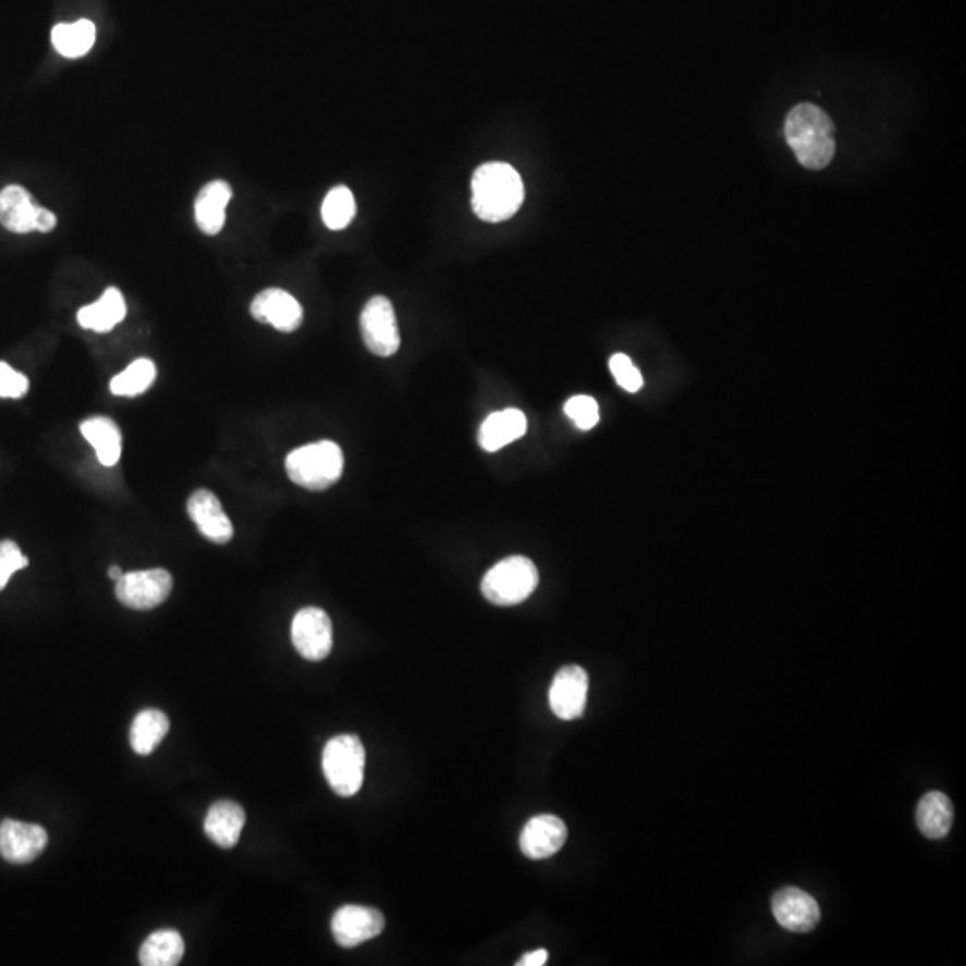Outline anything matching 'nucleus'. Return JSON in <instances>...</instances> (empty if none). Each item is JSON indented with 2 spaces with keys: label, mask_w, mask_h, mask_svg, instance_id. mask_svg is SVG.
<instances>
[{
  "label": "nucleus",
  "mask_w": 966,
  "mask_h": 966,
  "mask_svg": "<svg viewBox=\"0 0 966 966\" xmlns=\"http://www.w3.org/2000/svg\"><path fill=\"white\" fill-rule=\"evenodd\" d=\"M292 643L306 661H322L333 648V626L322 609L306 607L292 621Z\"/></svg>",
  "instance_id": "8"
},
{
  "label": "nucleus",
  "mask_w": 966,
  "mask_h": 966,
  "mask_svg": "<svg viewBox=\"0 0 966 966\" xmlns=\"http://www.w3.org/2000/svg\"><path fill=\"white\" fill-rule=\"evenodd\" d=\"M564 412L580 430H591L600 421V406L591 396L570 398Z\"/></svg>",
  "instance_id": "28"
},
{
  "label": "nucleus",
  "mask_w": 966,
  "mask_h": 966,
  "mask_svg": "<svg viewBox=\"0 0 966 966\" xmlns=\"http://www.w3.org/2000/svg\"><path fill=\"white\" fill-rule=\"evenodd\" d=\"M233 191L230 183L217 180L203 186L196 199V222L205 235L221 233L225 222V208L230 205Z\"/></svg>",
  "instance_id": "19"
},
{
  "label": "nucleus",
  "mask_w": 966,
  "mask_h": 966,
  "mask_svg": "<svg viewBox=\"0 0 966 966\" xmlns=\"http://www.w3.org/2000/svg\"><path fill=\"white\" fill-rule=\"evenodd\" d=\"M185 954V942L180 932L161 929L147 938L140 949V963L144 966L180 965Z\"/></svg>",
  "instance_id": "24"
},
{
  "label": "nucleus",
  "mask_w": 966,
  "mask_h": 966,
  "mask_svg": "<svg viewBox=\"0 0 966 966\" xmlns=\"http://www.w3.org/2000/svg\"><path fill=\"white\" fill-rule=\"evenodd\" d=\"M40 206L36 205L24 186L10 185L0 192V224L5 230L24 235L36 231V217Z\"/></svg>",
  "instance_id": "17"
},
{
  "label": "nucleus",
  "mask_w": 966,
  "mask_h": 966,
  "mask_svg": "<svg viewBox=\"0 0 966 966\" xmlns=\"http://www.w3.org/2000/svg\"><path fill=\"white\" fill-rule=\"evenodd\" d=\"M771 912L786 931L809 932L820 924L818 902L800 888H784L771 901Z\"/></svg>",
  "instance_id": "12"
},
{
  "label": "nucleus",
  "mask_w": 966,
  "mask_h": 966,
  "mask_svg": "<svg viewBox=\"0 0 966 966\" xmlns=\"http://www.w3.org/2000/svg\"><path fill=\"white\" fill-rule=\"evenodd\" d=\"M125 301L122 292L115 286H111L99 301L91 305L83 306L77 311V322L85 330L97 331V333H108L113 330L119 322L124 321Z\"/></svg>",
  "instance_id": "20"
},
{
  "label": "nucleus",
  "mask_w": 966,
  "mask_h": 966,
  "mask_svg": "<svg viewBox=\"0 0 966 966\" xmlns=\"http://www.w3.org/2000/svg\"><path fill=\"white\" fill-rule=\"evenodd\" d=\"M786 140L800 166L811 171L826 169L836 152L834 124L815 105H798L786 117Z\"/></svg>",
  "instance_id": "2"
},
{
  "label": "nucleus",
  "mask_w": 966,
  "mask_h": 966,
  "mask_svg": "<svg viewBox=\"0 0 966 966\" xmlns=\"http://www.w3.org/2000/svg\"><path fill=\"white\" fill-rule=\"evenodd\" d=\"M96 25L90 21H77L74 24H58L52 29V46L65 58H81L88 54L96 44Z\"/></svg>",
  "instance_id": "25"
},
{
  "label": "nucleus",
  "mask_w": 966,
  "mask_h": 966,
  "mask_svg": "<svg viewBox=\"0 0 966 966\" xmlns=\"http://www.w3.org/2000/svg\"><path fill=\"white\" fill-rule=\"evenodd\" d=\"M567 840V827L553 815H537L531 818L519 836L521 852L530 859H548L561 851Z\"/></svg>",
  "instance_id": "13"
},
{
  "label": "nucleus",
  "mask_w": 966,
  "mask_h": 966,
  "mask_svg": "<svg viewBox=\"0 0 966 966\" xmlns=\"http://www.w3.org/2000/svg\"><path fill=\"white\" fill-rule=\"evenodd\" d=\"M172 591V576L166 570L131 571L117 580V600L135 611L161 606Z\"/></svg>",
  "instance_id": "6"
},
{
  "label": "nucleus",
  "mask_w": 966,
  "mask_h": 966,
  "mask_svg": "<svg viewBox=\"0 0 966 966\" xmlns=\"http://www.w3.org/2000/svg\"><path fill=\"white\" fill-rule=\"evenodd\" d=\"M286 475L308 491H325L342 476L344 455L335 442L321 441L297 448L286 456Z\"/></svg>",
  "instance_id": "3"
},
{
  "label": "nucleus",
  "mask_w": 966,
  "mask_h": 966,
  "mask_svg": "<svg viewBox=\"0 0 966 966\" xmlns=\"http://www.w3.org/2000/svg\"><path fill=\"white\" fill-rule=\"evenodd\" d=\"M250 314L256 321L274 326L276 330L283 333L296 331L303 322L299 301L281 289H267L260 292L250 303Z\"/></svg>",
  "instance_id": "14"
},
{
  "label": "nucleus",
  "mask_w": 966,
  "mask_h": 966,
  "mask_svg": "<svg viewBox=\"0 0 966 966\" xmlns=\"http://www.w3.org/2000/svg\"><path fill=\"white\" fill-rule=\"evenodd\" d=\"M548 962V952L545 949H539V951L528 952L525 956L521 957L519 962L516 963L517 966H542Z\"/></svg>",
  "instance_id": "33"
},
{
  "label": "nucleus",
  "mask_w": 966,
  "mask_h": 966,
  "mask_svg": "<svg viewBox=\"0 0 966 966\" xmlns=\"http://www.w3.org/2000/svg\"><path fill=\"white\" fill-rule=\"evenodd\" d=\"M29 391V380L22 372L11 369L5 362H0V398L19 400Z\"/></svg>",
  "instance_id": "31"
},
{
  "label": "nucleus",
  "mask_w": 966,
  "mask_h": 966,
  "mask_svg": "<svg viewBox=\"0 0 966 966\" xmlns=\"http://www.w3.org/2000/svg\"><path fill=\"white\" fill-rule=\"evenodd\" d=\"M246 826V812L236 802H216L205 818L206 836L222 848H233Z\"/></svg>",
  "instance_id": "18"
},
{
  "label": "nucleus",
  "mask_w": 966,
  "mask_h": 966,
  "mask_svg": "<svg viewBox=\"0 0 966 966\" xmlns=\"http://www.w3.org/2000/svg\"><path fill=\"white\" fill-rule=\"evenodd\" d=\"M322 770L331 790L350 798L360 792L366 771V748L360 737L342 734L326 743L322 751Z\"/></svg>",
  "instance_id": "4"
},
{
  "label": "nucleus",
  "mask_w": 966,
  "mask_h": 966,
  "mask_svg": "<svg viewBox=\"0 0 966 966\" xmlns=\"http://www.w3.org/2000/svg\"><path fill=\"white\" fill-rule=\"evenodd\" d=\"M56 219L54 213L52 211L47 210L44 206H40V210H38V217H36V231H40V233H49V231L54 230Z\"/></svg>",
  "instance_id": "32"
},
{
  "label": "nucleus",
  "mask_w": 966,
  "mask_h": 966,
  "mask_svg": "<svg viewBox=\"0 0 966 966\" xmlns=\"http://www.w3.org/2000/svg\"><path fill=\"white\" fill-rule=\"evenodd\" d=\"M526 430H528V421H526L525 414L517 408L494 412L480 426L478 444L481 450L494 453V451L505 448L506 444L521 439L525 436Z\"/></svg>",
  "instance_id": "16"
},
{
  "label": "nucleus",
  "mask_w": 966,
  "mask_h": 966,
  "mask_svg": "<svg viewBox=\"0 0 966 966\" xmlns=\"http://www.w3.org/2000/svg\"><path fill=\"white\" fill-rule=\"evenodd\" d=\"M122 575H124V573H122V570L119 566H111L110 570H108V576H110L111 580L117 582Z\"/></svg>",
  "instance_id": "34"
},
{
  "label": "nucleus",
  "mask_w": 966,
  "mask_h": 966,
  "mask_svg": "<svg viewBox=\"0 0 966 966\" xmlns=\"http://www.w3.org/2000/svg\"><path fill=\"white\" fill-rule=\"evenodd\" d=\"M27 566H29V561L15 542L0 541V591L8 586V582L16 571Z\"/></svg>",
  "instance_id": "30"
},
{
  "label": "nucleus",
  "mask_w": 966,
  "mask_h": 966,
  "mask_svg": "<svg viewBox=\"0 0 966 966\" xmlns=\"http://www.w3.org/2000/svg\"><path fill=\"white\" fill-rule=\"evenodd\" d=\"M587 692H589V676L584 668H562L551 682V711L564 721L580 718L586 712Z\"/></svg>",
  "instance_id": "10"
},
{
  "label": "nucleus",
  "mask_w": 966,
  "mask_h": 966,
  "mask_svg": "<svg viewBox=\"0 0 966 966\" xmlns=\"http://www.w3.org/2000/svg\"><path fill=\"white\" fill-rule=\"evenodd\" d=\"M322 221L331 231H341L351 224L356 216V203L347 186H335L326 194L321 208Z\"/></svg>",
  "instance_id": "26"
},
{
  "label": "nucleus",
  "mask_w": 966,
  "mask_h": 966,
  "mask_svg": "<svg viewBox=\"0 0 966 966\" xmlns=\"http://www.w3.org/2000/svg\"><path fill=\"white\" fill-rule=\"evenodd\" d=\"M81 433L96 448L97 458L102 466H115L122 453L121 430L115 423L108 417H91L81 425Z\"/></svg>",
  "instance_id": "22"
},
{
  "label": "nucleus",
  "mask_w": 966,
  "mask_h": 966,
  "mask_svg": "<svg viewBox=\"0 0 966 966\" xmlns=\"http://www.w3.org/2000/svg\"><path fill=\"white\" fill-rule=\"evenodd\" d=\"M609 367H611L612 376L616 378L617 386H620L623 391H641V372H639V369L634 366V362H632L628 356L623 355V353H617V355L612 356L611 362H609Z\"/></svg>",
  "instance_id": "29"
},
{
  "label": "nucleus",
  "mask_w": 966,
  "mask_h": 966,
  "mask_svg": "<svg viewBox=\"0 0 966 966\" xmlns=\"http://www.w3.org/2000/svg\"><path fill=\"white\" fill-rule=\"evenodd\" d=\"M386 918L378 909L366 906H344L331 918V932L341 946H358L380 937Z\"/></svg>",
  "instance_id": "9"
},
{
  "label": "nucleus",
  "mask_w": 966,
  "mask_h": 966,
  "mask_svg": "<svg viewBox=\"0 0 966 966\" xmlns=\"http://www.w3.org/2000/svg\"><path fill=\"white\" fill-rule=\"evenodd\" d=\"M360 331L367 350L378 356H392L401 346L394 306L386 296L369 299L360 316Z\"/></svg>",
  "instance_id": "7"
},
{
  "label": "nucleus",
  "mask_w": 966,
  "mask_h": 966,
  "mask_svg": "<svg viewBox=\"0 0 966 966\" xmlns=\"http://www.w3.org/2000/svg\"><path fill=\"white\" fill-rule=\"evenodd\" d=\"M49 836L44 827L24 821L4 820L0 823V856L13 865L35 861L46 851Z\"/></svg>",
  "instance_id": "11"
},
{
  "label": "nucleus",
  "mask_w": 966,
  "mask_h": 966,
  "mask_svg": "<svg viewBox=\"0 0 966 966\" xmlns=\"http://www.w3.org/2000/svg\"><path fill=\"white\" fill-rule=\"evenodd\" d=\"M473 211L486 222H503L516 216L525 200L519 172L503 161H491L476 169L472 181Z\"/></svg>",
  "instance_id": "1"
},
{
  "label": "nucleus",
  "mask_w": 966,
  "mask_h": 966,
  "mask_svg": "<svg viewBox=\"0 0 966 966\" xmlns=\"http://www.w3.org/2000/svg\"><path fill=\"white\" fill-rule=\"evenodd\" d=\"M188 516L208 541L225 545L233 537V525L222 509L221 501L208 489H199L188 500Z\"/></svg>",
  "instance_id": "15"
},
{
  "label": "nucleus",
  "mask_w": 966,
  "mask_h": 966,
  "mask_svg": "<svg viewBox=\"0 0 966 966\" xmlns=\"http://www.w3.org/2000/svg\"><path fill=\"white\" fill-rule=\"evenodd\" d=\"M156 366L149 358H138L124 372L117 375L110 383L115 396H138L155 383Z\"/></svg>",
  "instance_id": "27"
},
{
  "label": "nucleus",
  "mask_w": 966,
  "mask_h": 966,
  "mask_svg": "<svg viewBox=\"0 0 966 966\" xmlns=\"http://www.w3.org/2000/svg\"><path fill=\"white\" fill-rule=\"evenodd\" d=\"M954 807L945 793H927L918 804L917 823L921 834L929 840H942L951 831Z\"/></svg>",
  "instance_id": "21"
},
{
  "label": "nucleus",
  "mask_w": 966,
  "mask_h": 966,
  "mask_svg": "<svg viewBox=\"0 0 966 966\" xmlns=\"http://www.w3.org/2000/svg\"><path fill=\"white\" fill-rule=\"evenodd\" d=\"M169 726L171 723H169L166 712L156 711V709L138 712L131 725V748L138 756H149L156 750V746L163 742Z\"/></svg>",
  "instance_id": "23"
},
{
  "label": "nucleus",
  "mask_w": 966,
  "mask_h": 966,
  "mask_svg": "<svg viewBox=\"0 0 966 966\" xmlns=\"http://www.w3.org/2000/svg\"><path fill=\"white\" fill-rule=\"evenodd\" d=\"M539 584V573L530 559L509 557L487 571L481 580V592L487 600L500 607L517 606L525 601Z\"/></svg>",
  "instance_id": "5"
}]
</instances>
